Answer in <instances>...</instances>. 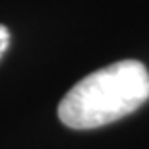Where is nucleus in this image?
Returning a JSON list of instances; mask_svg holds the SVG:
<instances>
[{
  "label": "nucleus",
  "mask_w": 149,
  "mask_h": 149,
  "mask_svg": "<svg viewBox=\"0 0 149 149\" xmlns=\"http://www.w3.org/2000/svg\"><path fill=\"white\" fill-rule=\"evenodd\" d=\"M149 99V72L138 60L114 62L77 81L58 105L62 124L91 130L138 111Z\"/></svg>",
  "instance_id": "obj_1"
},
{
  "label": "nucleus",
  "mask_w": 149,
  "mask_h": 149,
  "mask_svg": "<svg viewBox=\"0 0 149 149\" xmlns=\"http://www.w3.org/2000/svg\"><path fill=\"white\" fill-rule=\"evenodd\" d=\"M8 45H10V31H8L6 25H0V58L6 52Z\"/></svg>",
  "instance_id": "obj_2"
}]
</instances>
